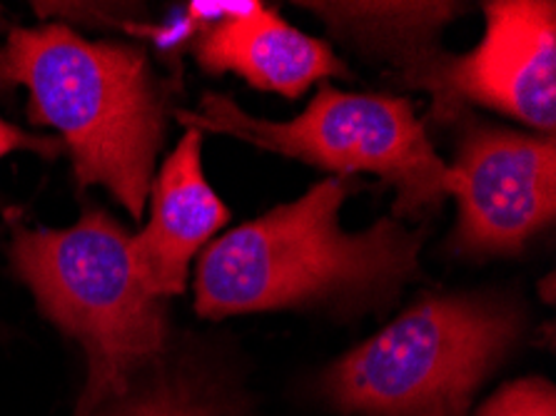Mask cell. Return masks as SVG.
<instances>
[{"label":"cell","mask_w":556,"mask_h":416,"mask_svg":"<svg viewBox=\"0 0 556 416\" xmlns=\"http://www.w3.org/2000/svg\"><path fill=\"white\" fill-rule=\"evenodd\" d=\"M0 85H25L33 125L55 127L80 188H103L142 217L165 135V105L142 50L92 42L61 23L13 28Z\"/></svg>","instance_id":"cell-2"},{"label":"cell","mask_w":556,"mask_h":416,"mask_svg":"<svg viewBox=\"0 0 556 416\" xmlns=\"http://www.w3.org/2000/svg\"><path fill=\"white\" fill-rule=\"evenodd\" d=\"M108 416H220L188 387L157 379L146 389L132 387L117 399Z\"/></svg>","instance_id":"cell-11"},{"label":"cell","mask_w":556,"mask_h":416,"mask_svg":"<svg viewBox=\"0 0 556 416\" xmlns=\"http://www.w3.org/2000/svg\"><path fill=\"white\" fill-rule=\"evenodd\" d=\"M477 416H556V389L542 377L517 379L486 399Z\"/></svg>","instance_id":"cell-12"},{"label":"cell","mask_w":556,"mask_h":416,"mask_svg":"<svg viewBox=\"0 0 556 416\" xmlns=\"http://www.w3.org/2000/svg\"><path fill=\"white\" fill-rule=\"evenodd\" d=\"M525 332L511 302L427 294L340 356L319 381L332 409L352 416H467L482 381Z\"/></svg>","instance_id":"cell-4"},{"label":"cell","mask_w":556,"mask_h":416,"mask_svg":"<svg viewBox=\"0 0 556 416\" xmlns=\"http://www.w3.org/2000/svg\"><path fill=\"white\" fill-rule=\"evenodd\" d=\"M486 33L469 55H425L409 83L434 96V115L452 117L465 100L502 110L554 133L556 125V8L552 0L486 3Z\"/></svg>","instance_id":"cell-6"},{"label":"cell","mask_w":556,"mask_h":416,"mask_svg":"<svg viewBox=\"0 0 556 416\" xmlns=\"http://www.w3.org/2000/svg\"><path fill=\"white\" fill-rule=\"evenodd\" d=\"M195 55L210 73H238L252 88L298 98L312 83L350 75L327 42L309 38L260 3L207 25Z\"/></svg>","instance_id":"cell-9"},{"label":"cell","mask_w":556,"mask_h":416,"mask_svg":"<svg viewBox=\"0 0 556 416\" xmlns=\"http://www.w3.org/2000/svg\"><path fill=\"white\" fill-rule=\"evenodd\" d=\"M459 223L452 248L469 257L519 252L556 212L554 138L471 123L454 160Z\"/></svg>","instance_id":"cell-7"},{"label":"cell","mask_w":556,"mask_h":416,"mask_svg":"<svg viewBox=\"0 0 556 416\" xmlns=\"http://www.w3.org/2000/svg\"><path fill=\"white\" fill-rule=\"evenodd\" d=\"M132 237L103 210L67 229L15 227L11 262L40 312L83 346L86 389L73 416H98L165 346L163 300L146 292Z\"/></svg>","instance_id":"cell-3"},{"label":"cell","mask_w":556,"mask_h":416,"mask_svg":"<svg viewBox=\"0 0 556 416\" xmlns=\"http://www.w3.org/2000/svg\"><path fill=\"white\" fill-rule=\"evenodd\" d=\"M18 150L36 152L40 157H55L61 155L63 142L58 138H48V135L23 133L21 127L5 123L3 117H0V160Z\"/></svg>","instance_id":"cell-13"},{"label":"cell","mask_w":556,"mask_h":416,"mask_svg":"<svg viewBox=\"0 0 556 416\" xmlns=\"http://www.w3.org/2000/svg\"><path fill=\"white\" fill-rule=\"evenodd\" d=\"M178 121L188 130L235 135L342 177L377 175L397 190V217H422L457 188V175L434 152L407 98L355 96L325 83L305 113L269 123L242 113L227 96L207 92L198 113H178Z\"/></svg>","instance_id":"cell-5"},{"label":"cell","mask_w":556,"mask_h":416,"mask_svg":"<svg viewBox=\"0 0 556 416\" xmlns=\"http://www.w3.org/2000/svg\"><path fill=\"white\" fill-rule=\"evenodd\" d=\"M332 25H344V30L355 33L372 46L394 50V46L409 48V65L422 61L417 42L427 33L440 28L454 15L450 3H307Z\"/></svg>","instance_id":"cell-10"},{"label":"cell","mask_w":556,"mask_h":416,"mask_svg":"<svg viewBox=\"0 0 556 416\" xmlns=\"http://www.w3.org/2000/svg\"><path fill=\"white\" fill-rule=\"evenodd\" d=\"M348 177L317 182L202 252L195 307L210 319L302 304H379L419 275L425 232L379 219L365 232L340 227Z\"/></svg>","instance_id":"cell-1"},{"label":"cell","mask_w":556,"mask_h":416,"mask_svg":"<svg viewBox=\"0 0 556 416\" xmlns=\"http://www.w3.org/2000/svg\"><path fill=\"white\" fill-rule=\"evenodd\" d=\"M148 227L130 240L132 265L155 300L180 294L195 252L220 229L230 212L210 188L200 163V133L188 130L160 167Z\"/></svg>","instance_id":"cell-8"}]
</instances>
